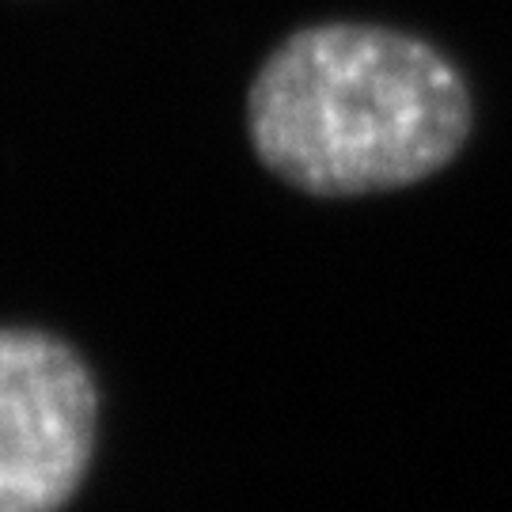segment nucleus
<instances>
[{"label": "nucleus", "mask_w": 512, "mask_h": 512, "mask_svg": "<svg viewBox=\"0 0 512 512\" xmlns=\"http://www.w3.org/2000/svg\"><path fill=\"white\" fill-rule=\"evenodd\" d=\"M475 129L471 84L437 42L365 19L285 35L251 76L247 141L308 198L406 190L452 167Z\"/></svg>", "instance_id": "f257e3e1"}, {"label": "nucleus", "mask_w": 512, "mask_h": 512, "mask_svg": "<svg viewBox=\"0 0 512 512\" xmlns=\"http://www.w3.org/2000/svg\"><path fill=\"white\" fill-rule=\"evenodd\" d=\"M103 395L73 342L0 327V512H65L92 475Z\"/></svg>", "instance_id": "f03ea898"}]
</instances>
